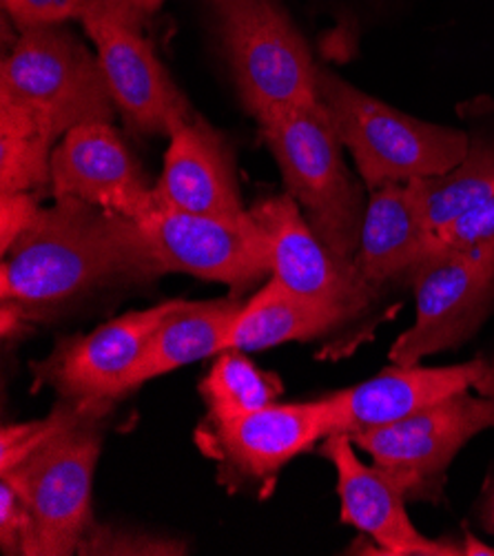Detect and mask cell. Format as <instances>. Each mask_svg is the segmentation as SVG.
<instances>
[{
	"label": "cell",
	"instance_id": "cell-1",
	"mask_svg": "<svg viewBox=\"0 0 494 556\" xmlns=\"http://www.w3.org/2000/svg\"><path fill=\"white\" fill-rule=\"evenodd\" d=\"M162 273L136 219L78 198H56L5 253L0 300L31 319L96 289L142 285Z\"/></svg>",
	"mask_w": 494,
	"mask_h": 556
},
{
	"label": "cell",
	"instance_id": "cell-2",
	"mask_svg": "<svg viewBox=\"0 0 494 556\" xmlns=\"http://www.w3.org/2000/svg\"><path fill=\"white\" fill-rule=\"evenodd\" d=\"M0 106L25 116L51 144L116 114L98 55L61 25L21 34L0 67Z\"/></svg>",
	"mask_w": 494,
	"mask_h": 556
},
{
	"label": "cell",
	"instance_id": "cell-3",
	"mask_svg": "<svg viewBox=\"0 0 494 556\" xmlns=\"http://www.w3.org/2000/svg\"><path fill=\"white\" fill-rule=\"evenodd\" d=\"M317 89L370 191L442 176L470 151L464 131L415 121L331 72L317 70Z\"/></svg>",
	"mask_w": 494,
	"mask_h": 556
},
{
	"label": "cell",
	"instance_id": "cell-4",
	"mask_svg": "<svg viewBox=\"0 0 494 556\" xmlns=\"http://www.w3.org/2000/svg\"><path fill=\"white\" fill-rule=\"evenodd\" d=\"M259 131L313 231L335 255L355 262L366 208L324 102L270 114Z\"/></svg>",
	"mask_w": 494,
	"mask_h": 556
},
{
	"label": "cell",
	"instance_id": "cell-5",
	"mask_svg": "<svg viewBox=\"0 0 494 556\" xmlns=\"http://www.w3.org/2000/svg\"><path fill=\"white\" fill-rule=\"evenodd\" d=\"M242 104L257 123L321 104L317 65L280 0H211Z\"/></svg>",
	"mask_w": 494,
	"mask_h": 556
},
{
	"label": "cell",
	"instance_id": "cell-6",
	"mask_svg": "<svg viewBox=\"0 0 494 556\" xmlns=\"http://www.w3.org/2000/svg\"><path fill=\"white\" fill-rule=\"evenodd\" d=\"M91 410L49 439L10 472L8 479L29 513L27 556H69L91 528V485L102 451L104 415Z\"/></svg>",
	"mask_w": 494,
	"mask_h": 556
},
{
	"label": "cell",
	"instance_id": "cell-7",
	"mask_svg": "<svg viewBox=\"0 0 494 556\" xmlns=\"http://www.w3.org/2000/svg\"><path fill=\"white\" fill-rule=\"evenodd\" d=\"M413 282L417 315L391 349L397 366L448 351L477 328L494 293V238L423 260Z\"/></svg>",
	"mask_w": 494,
	"mask_h": 556
},
{
	"label": "cell",
	"instance_id": "cell-8",
	"mask_svg": "<svg viewBox=\"0 0 494 556\" xmlns=\"http://www.w3.org/2000/svg\"><path fill=\"white\" fill-rule=\"evenodd\" d=\"M249 213L268 244L270 280L344 321L370 308L377 287L366 280L355 262L342 260L321 242L291 193L262 198Z\"/></svg>",
	"mask_w": 494,
	"mask_h": 556
},
{
	"label": "cell",
	"instance_id": "cell-9",
	"mask_svg": "<svg viewBox=\"0 0 494 556\" xmlns=\"http://www.w3.org/2000/svg\"><path fill=\"white\" fill-rule=\"evenodd\" d=\"M164 273H187L249 291L270 275L268 244L253 215L223 219L155 206L140 222Z\"/></svg>",
	"mask_w": 494,
	"mask_h": 556
},
{
	"label": "cell",
	"instance_id": "cell-10",
	"mask_svg": "<svg viewBox=\"0 0 494 556\" xmlns=\"http://www.w3.org/2000/svg\"><path fill=\"white\" fill-rule=\"evenodd\" d=\"M487 428H494V400L459 393L351 439L400 483L406 496H423L442 481L466 443Z\"/></svg>",
	"mask_w": 494,
	"mask_h": 556
},
{
	"label": "cell",
	"instance_id": "cell-11",
	"mask_svg": "<svg viewBox=\"0 0 494 556\" xmlns=\"http://www.w3.org/2000/svg\"><path fill=\"white\" fill-rule=\"evenodd\" d=\"M83 25L96 45L98 63L125 123L138 134L174 136L195 114L162 67L140 25L106 10H91Z\"/></svg>",
	"mask_w": 494,
	"mask_h": 556
},
{
	"label": "cell",
	"instance_id": "cell-12",
	"mask_svg": "<svg viewBox=\"0 0 494 556\" xmlns=\"http://www.w3.org/2000/svg\"><path fill=\"white\" fill-rule=\"evenodd\" d=\"M180 304L182 300H169L134 311L102 324L89 336L61 342L45 362L34 366L38 379L56 388L67 402L109 410L127 395V379L160 321Z\"/></svg>",
	"mask_w": 494,
	"mask_h": 556
},
{
	"label": "cell",
	"instance_id": "cell-13",
	"mask_svg": "<svg viewBox=\"0 0 494 556\" xmlns=\"http://www.w3.org/2000/svg\"><path fill=\"white\" fill-rule=\"evenodd\" d=\"M51 189L140 222L157 202L153 187L112 123L72 129L51 153Z\"/></svg>",
	"mask_w": 494,
	"mask_h": 556
},
{
	"label": "cell",
	"instance_id": "cell-14",
	"mask_svg": "<svg viewBox=\"0 0 494 556\" xmlns=\"http://www.w3.org/2000/svg\"><path fill=\"white\" fill-rule=\"evenodd\" d=\"M490 377V368L483 359L444 366V368H419L397 366L381 370L377 377L326 395V421L328 434H357L379 426H389L406 419L428 406H434L453 395L468 393Z\"/></svg>",
	"mask_w": 494,
	"mask_h": 556
},
{
	"label": "cell",
	"instance_id": "cell-15",
	"mask_svg": "<svg viewBox=\"0 0 494 556\" xmlns=\"http://www.w3.org/2000/svg\"><path fill=\"white\" fill-rule=\"evenodd\" d=\"M208 453L244 479L276 477L291 459L326 439L324 400L270 404L227 421H208Z\"/></svg>",
	"mask_w": 494,
	"mask_h": 556
},
{
	"label": "cell",
	"instance_id": "cell-16",
	"mask_svg": "<svg viewBox=\"0 0 494 556\" xmlns=\"http://www.w3.org/2000/svg\"><path fill=\"white\" fill-rule=\"evenodd\" d=\"M349 434L326 437L321 455L338 470L342 521L372 536L381 554H464L451 545L428 541L417 532L406 513V494L400 483L379 466H364Z\"/></svg>",
	"mask_w": 494,
	"mask_h": 556
},
{
	"label": "cell",
	"instance_id": "cell-17",
	"mask_svg": "<svg viewBox=\"0 0 494 556\" xmlns=\"http://www.w3.org/2000/svg\"><path fill=\"white\" fill-rule=\"evenodd\" d=\"M169 138L164 169L153 187L155 202L208 217H249L240 200L233 157L225 138L198 116Z\"/></svg>",
	"mask_w": 494,
	"mask_h": 556
},
{
	"label": "cell",
	"instance_id": "cell-18",
	"mask_svg": "<svg viewBox=\"0 0 494 556\" xmlns=\"http://www.w3.org/2000/svg\"><path fill=\"white\" fill-rule=\"evenodd\" d=\"M430 255V231L423 222L415 180L372 191L355 264L372 287L410 273Z\"/></svg>",
	"mask_w": 494,
	"mask_h": 556
},
{
	"label": "cell",
	"instance_id": "cell-19",
	"mask_svg": "<svg viewBox=\"0 0 494 556\" xmlns=\"http://www.w3.org/2000/svg\"><path fill=\"white\" fill-rule=\"evenodd\" d=\"M246 302L215 300L185 302L160 321L142 357L131 370L125 393H134L144 381L225 351V340Z\"/></svg>",
	"mask_w": 494,
	"mask_h": 556
},
{
	"label": "cell",
	"instance_id": "cell-20",
	"mask_svg": "<svg viewBox=\"0 0 494 556\" xmlns=\"http://www.w3.org/2000/svg\"><path fill=\"white\" fill-rule=\"evenodd\" d=\"M344 319L321 306L300 300L268 280L253 300L246 302L225 340V351H262L287 342H304L324 336Z\"/></svg>",
	"mask_w": 494,
	"mask_h": 556
},
{
	"label": "cell",
	"instance_id": "cell-21",
	"mask_svg": "<svg viewBox=\"0 0 494 556\" xmlns=\"http://www.w3.org/2000/svg\"><path fill=\"white\" fill-rule=\"evenodd\" d=\"M415 187L423 222L432 236L494 193V144H470L468 155L455 169L442 176L417 178Z\"/></svg>",
	"mask_w": 494,
	"mask_h": 556
},
{
	"label": "cell",
	"instance_id": "cell-22",
	"mask_svg": "<svg viewBox=\"0 0 494 556\" xmlns=\"http://www.w3.org/2000/svg\"><path fill=\"white\" fill-rule=\"evenodd\" d=\"M200 395L208 410V421H227L276 404L282 381L259 370L244 351L227 349L215 355L208 375L200 383Z\"/></svg>",
	"mask_w": 494,
	"mask_h": 556
},
{
	"label": "cell",
	"instance_id": "cell-23",
	"mask_svg": "<svg viewBox=\"0 0 494 556\" xmlns=\"http://www.w3.org/2000/svg\"><path fill=\"white\" fill-rule=\"evenodd\" d=\"M53 149L25 116L0 106V193H31L51 185Z\"/></svg>",
	"mask_w": 494,
	"mask_h": 556
},
{
	"label": "cell",
	"instance_id": "cell-24",
	"mask_svg": "<svg viewBox=\"0 0 494 556\" xmlns=\"http://www.w3.org/2000/svg\"><path fill=\"white\" fill-rule=\"evenodd\" d=\"M91 410H102V408H85L63 400L45 419L5 426L0 430V475L16 468L31 453L42 448L49 439L61 434L63 430L74 426L78 419H83Z\"/></svg>",
	"mask_w": 494,
	"mask_h": 556
},
{
	"label": "cell",
	"instance_id": "cell-25",
	"mask_svg": "<svg viewBox=\"0 0 494 556\" xmlns=\"http://www.w3.org/2000/svg\"><path fill=\"white\" fill-rule=\"evenodd\" d=\"M78 554H155V556H178L189 554L187 543L169 536H153L147 532H129L109 526H93L85 532Z\"/></svg>",
	"mask_w": 494,
	"mask_h": 556
},
{
	"label": "cell",
	"instance_id": "cell-26",
	"mask_svg": "<svg viewBox=\"0 0 494 556\" xmlns=\"http://www.w3.org/2000/svg\"><path fill=\"white\" fill-rule=\"evenodd\" d=\"M494 238V193L430 236V255L461 251ZM426 257V260H428Z\"/></svg>",
	"mask_w": 494,
	"mask_h": 556
},
{
	"label": "cell",
	"instance_id": "cell-27",
	"mask_svg": "<svg viewBox=\"0 0 494 556\" xmlns=\"http://www.w3.org/2000/svg\"><path fill=\"white\" fill-rule=\"evenodd\" d=\"M14 23L25 31L34 27L61 25L67 18H80L96 8V0H3Z\"/></svg>",
	"mask_w": 494,
	"mask_h": 556
},
{
	"label": "cell",
	"instance_id": "cell-28",
	"mask_svg": "<svg viewBox=\"0 0 494 556\" xmlns=\"http://www.w3.org/2000/svg\"><path fill=\"white\" fill-rule=\"evenodd\" d=\"M29 543V513L23 496L8 481L0 479V549L3 554H25Z\"/></svg>",
	"mask_w": 494,
	"mask_h": 556
},
{
	"label": "cell",
	"instance_id": "cell-29",
	"mask_svg": "<svg viewBox=\"0 0 494 556\" xmlns=\"http://www.w3.org/2000/svg\"><path fill=\"white\" fill-rule=\"evenodd\" d=\"M40 208L31 193H0V249L3 255L34 225Z\"/></svg>",
	"mask_w": 494,
	"mask_h": 556
},
{
	"label": "cell",
	"instance_id": "cell-30",
	"mask_svg": "<svg viewBox=\"0 0 494 556\" xmlns=\"http://www.w3.org/2000/svg\"><path fill=\"white\" fill-rule=\"evenodd\" d=\"M96 8L112 12V14L121 16L125 21H129V23H136V25H140L142 14H144L142 0H96Z\"/></svg>",
	"mask_w": 494,
	"mask_h": 556
},
{
	"label": "cell",
	"instance_id": "cell-31",
	"mask_svg": "<svg viewBox=\"0 0 494 556\" xmlns=\"http://www.w3.org/2000/svg\"><path fill=\"white\" fill-rule=\"evenodd\" d=\"M483 523L490 532H494V490L490 492L487 502H485V510H483Z\"/></svg>",
	"mask_w": 494,
	"mask_h": 556
},
{
	"label": "cell",
	"instance_id": "cell-32",
	"mask_svg": "<svg viewBox=\"0 0 494 556\" xmlns=\"http://www.w3.org/2000/svg\"><path fill=\"white\" fill-rule=\"evenodd\" d=\"M162 3H164V0H142V10H144V14H151V12L160 10Z\"/></svg>",
	"mask_w": 494,
	"mask_h": 556
}]
</instances>
